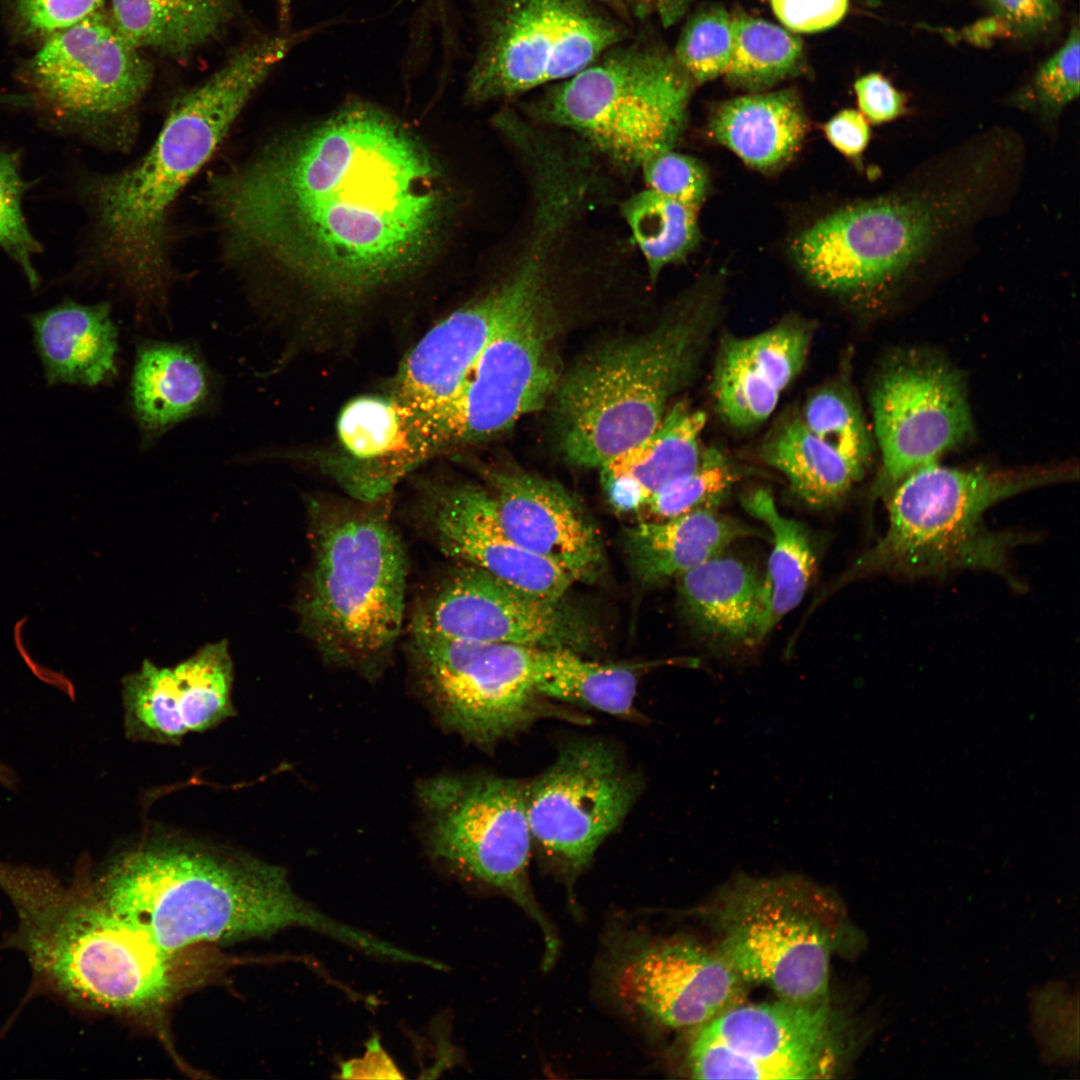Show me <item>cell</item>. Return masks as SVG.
I'll return each mask as SVG.
<instances>
[{"label": "cell", "mask_w": 1080, "mask_h": 1080, "mask_svg": "<svg viewBox=\"0 0 1080 1080\" xmlns=\"http://www.w3.org/2000/svg\"><path fill=\"white\" fill-rule=\"evenodd\" d=\"M447 200L424 146L361 102L216 176L209 190L231 259L341 299L417 269L438 240Z\"/></svg>", "instance_id": "1"}, {"label": "cell", "mask_w": 1080, "mask_h": 1080, "mask_svg": "<svg viewBox=\"0 0 1080 1080\" xmlns=\"http://www.w3.org/2000/svg\"><path fill=\"white\" fill-rule=\"evenodd\" d=\"M94 890L167 953L304 927L364 953L377 939L296 895L287 872L253 856L151 831L114 857Z\"/></svg>", "instance_id": "2"}, {"label": "cell", "mask_w": 1080, "mask_h": 1080, "mask_svg": "<svg viewBox=\"0 0 1080 1080\" xmlns=\"http://www.w3.org/2000/svg\"><path fill=\"white\" fill-rule=\"evenodd\" d=\"M291 41L264 37L240 48L206 81L177 98L143 159L81 182L99 255L128 292L139 321L168 312L173 274L166 221L174 199L213 154Z\"/></svg>", "instance_id": "3"}, {"label": "cell", "mask_w": 1080, "mask_h": 1080, "mask_svg": "<svg viewBox=\"0 0 1080 1080\" xmlns=\"http://www.w3.org/2000/svg\"><path fill=\"white\" fill-rule=\"evenodd\" d=\"M389 504L307 502L311 561L300 626L324 661L369 680L390 664L405 611L407 558Z\"/></svg>", "instance_id": "4"}, {"label": "cell", "mask_w": 1080, "mask_h": 1080, "mask_svg": "<svg viewBox=\"0 0 1080 1080\" xmlns=\"http://www.w3.org/2000/svg\"><path fill=\"white\" fill-rule=\"evenodd\" d=\"M954 167L890 193L857 201L801 230L792 260L815 286L840 295L889 288L935 256L994 194L998 166L965 151Z\"/></svg>", "instance_id": "5"}, {"label": "cell", "mask_w": 1080, "mask_h": 1080, "mask_svg": "<svg viewBox=\"0 0 1080 1080\" xmlns=\"http://www.w3.org/2000/svg\"><path fill=\"white\" fill-rule=\"evenodd\" d=\"M712 303L691 301L647 334L608 344L579 361L554 393L560 449L601 467L648 437L699 360Z\"/></svg>", "instance_id": "6"}, {"label": "cell", "mask_w": 1080, "mask_h": 1080, "mask_svg": "<svg viewBox=\"0 0 1080 1080\" xmlns=\"http://www.w3.org/2000/svg\"><path fill=\"white\" fill-rule=\"evenodd\" d=\"M505 276L512 298L472 367L440 435L439 452L480 443L542 408L560 382L553 344L557 280L578 258L553 229L512 238Z\"/></svg>", "instance_id": "7"}, {"label": "cell", "mask_w": 1080, "mask_h": 1080, "mask_svg": "<svg viewBox=\"0 0 1080 1080\" xmlns=\"http://www.w3.org/2000/svg\"><path fill=\"white\" fill-rule=\"evenodd\" d=\"M1073 473L1064 467L959 469L938 462L920 467L887 495L886 533L858 568L909 577L973 568L1010 580L1009 553L1023 535L989 530L984 513L1006 498L1071 479Z\"/></svg>", "instance_id": "8"}, {"label": "cell", "mask_w": 1080, "mask_h": 1080, "mask_svg": "<svg viewBox=\"0 0 1080 1080\" xmlns=\"http://www.w3.org/2000/svg\"><path fill=\"white\" fill-rule=\"evenodd\" d=\"M695 83L673 53L647 40L614 45L530 105L529 118L562 130L621 172L674 149Z\"/></svg>", "instance_id": "9"}, {"label": "cell", "mask_w": 1080, "mask_h": 1080, "mask_svg": "<svg viewBox=\"0 0 1080 1080\" xmlns=\"http://www.w3.org/2000/svg\"><path fill=\"white\" fill-rule=\"evenodd\" d=\"M712 911L716 949L747 984L795 1002L828 1000L843 919L823 890L799 877H743L721 893Z\"/></svg>", "instance_id": "10"}, {"label": "cell", "mask_w": 1080, "mask_h": 1080, "mask_svg": "<svg viewBox=\"0 0 1080 1080\" xmlns=\"http://www.w3.org/2000/svg\"><path fill=\"white\" fill-rule=\"evenodd\" d=\"M30 946L54 984L104 1010L145 1014L176 991L172 957L114 912L94 888L31 904Z\"/></svg>", "instance_id": "11"}, {"label": "cell", "mask_w": 1080, "mask_h": 1080, "mask_svg": "<svg viewBox=\"0 0 1080 1080\" xmlns=\"http://www.w3.org/2000/svg\"><path fill=\"white\" fill-rule=\"evenodd\" d=\"M624 24L596 0H495L482 17L466 97L508 100L565 80L624 41Z\"/></svg>", "instance_id": "12"}, {"label": "cell", "mask_w": 1080, "mask_h": 1080, "mask_svg": "<svg viewBox=\"0 0 1080 1080\" xmlns=\"http://www.w3.org/2000/svg\"><path fill=\"white\" fill-rule=\"evenodd\" d=\"M427 846L435 858L504 892L540 926L546 962L557 941L528 885L532 842L525 784L510 778L440 775L418 784Z\"/></svg>", "instance_id": "13"}, {"label": "cell", "mask_w": 1080, "mask_h": 1080, "mask_svg": "<svg viewBox=\"0 0 1080 1080\" xmlns=\"http://www.w3.org/2000/svg\"><path fill=\"white\" fill-rule=\"evenodd\" d=\"M418 692L439 722L483 748L546 712L536 688L539 648L409 633Z\"/></svg>", "instance_id": "14"}, {"label": "cell", "mask_w": 1080, "mask_h": 1080, "mask_svg": "<svg viewBox=\"0 0 1080 1080\" xmlns=\"http://www.w3.org/2000/svg\"><path fill=\"white\" fill-rule=\"evenodd\" d=\"M151 78L140 49L99 10L46 38L29 64V97L55 130L107 142Z\"/></svg>", "instance_id": "15"}, {"label": "cell", "mask_w": 1080, "mask_h": 1080, "mask_svg": "<svg viewBox=\"0 0 1080 1080\" xmlns=\"http://www.w3.org/2000/svg\"><path fill=\"white\" fill-rule=\"evenodd\" d=\"M844 1040L828 1000L743 1002L697 1028L688 1068L697 1079L830 1078L842 1062Z\"/></svg>", "instance_id": "16"}, {"label": "cell", "mask_w": 1080, "mask_h": 1080, "mask_svg": "<svg viewBox=\"0 0 1080 1080\" xmlns=\"http://www.w3.org/2000/svg\"><path fill=\"white\" fill-rule=\"evenodd\" d=\"M409 633L578 653L597 640L590 619L564 598L527 593L460 562L416 601Z\"/></svg>", "instance_id": "17"}, {"label": "cell", "mask_w": 1080, "mask_h": 1080, "mask_svg": "<svg viewBox=\"0 0 1080 1080\" xmlns=\"http://www.w3.org/2000/svg\"><path fill=\"white\" fill-rule=\"evenodd\" d=\"M640 780L608 744H566L540 775L525 784L532 838L568 873L580 872L624 820Z\"/></svg>", "instance_id": "18"}, {"label": "cell", "mask_w": 1080, "mask_h": 1080, "mask_svg": "<svg viewBox=\"0 0 1080 1080\" xmlns=\"http://www.w3.org/2000/svg\"><path fill=\"white\" fill-rule=\"evenodd\" d=\"M871 407L882 459L878 495H888L913 471L938 462L973 432L960 373L926 353L894 358L874 386Z\"/></svg>", "instance_id": "19"}, {"label": "cell", "mask_w": 1080, "mask_h": 1080, "mask_svg": "<svg viewBox=\"0 0 1080 1080\" xmlns=\"http://www.w3.org/2000/svg\"><path fill=\"white\" fill-rule=\"evenodd\" d=\"M512 293L503 275L481 296L435 324L402 362L392 397L404 418L407 454L415 464L438 452L447 418Z\"/></svg>", "instance_id": "20"}, {"label": "cell", "mask_w": 1080, "mask_h": 1080, "mask_svg": "<svg viewBox=\"0 0 1080 1080\" xmlns=\"http://www.w3.org/2000/svg\"><path fill=\"white\" fill-rule=\"evenodd\" d=\"M616 995L670 1029L699 1028L743 1003L747 983L717 950L686 937L638 945L609 968Z\"/></svg>", "instance_id": "21"}, {"label": "cell", "mask_w": 1080, "mask_h": 1080, "mask_svg": "<svg viewBox=\"0 0 1080 1080\" xmlns=\"http://www.w3.org/2000/svg\"><path fill=\"white\" fill-rule=\"evenodd\" d=\"M411 515L442 554L484 569L522 591L561 599L575 582L553 563L517 545L502 528L491 493L478 485L425 481Z\"/></svg>", "instance_id": "22"}, {"label": "cell", "mask_w": 1080, "mask_h": 1080, "mask_svg": "<svg viewBox=\"0 0 1080 1080\" xmlns=\"http://www.w3.org/2000/svg\"><path fill=\"white\" fill-rule=\"evenodd\" d=\"M233 674L226 641L208 644L170 668L144 661L122 680L127 738L177 745L185 735L233 717Z\"/></svg>", "instance_id": "23"}, {"label": "cell", "mask_w": 1080, "mask_h": 1080, "mask_svg": "<svg viewBox=\"0 0 1080 1080\" xmlns=\"http://www.w3.org/2000/svg\"><path fill=\"white\" fill-rule=\"evenodd\" d=\"M498 520L524 550L553 563L575 582L604 568L600 535L581 503L561 484L523 471L487 473Z\"/></svg>", "instance_id": "24"}, {"label": "cell", "mask_w": 1080, "mask_h": 1080, "mask_svg": "<svg viewBox=\"0 0 1080 1080\" xmlns=\"http://www.w3.org/2000/svg\"><path fill=\"white\" fill-rule=\"evenodd\" d=\"M218 395L215 372L192 344L137 342L129 404L142 448L151 447L177 424L210 411Z\"/></svg>", "instance_id": "25"}, {"label": "cell", "mask_w": 1080, "mask_h": 1080, "mask_svg": "<svg viewBox=\"0 0 1080 1080\" xmlns=\"http://www.w3.org/2000/svg\"><path fill=\"white\" fill-rule=\"evenodd\" d=\"M676 579L687 615L710 639L752 646L772 629L766 578L748 563L720 554Z\"/></svg>", "instance_id": "26"}, {"label": "cell", "mask_w": 1080, "mask_h": 1080, "mask_svg": "<svg viewBox=\"0 0 1080 1080\" xmlns=\"http://www.w3.org/2000/svg\"><path fill=\"white\" fill-rule=\"evenodd\" d=\"M29 321L49 385L95 387L117 376L118 330L109 303L67 298Z\"/></svg>", "instance_id": "27"}, {"label": "cell", "mask_w": 1080, "mask_h": 1080, "mask_svg": "<svg viewBox=\"0 0 1080 1080\" xmlns=\"http://www.w3.org/2000/svg\"><path fill=\"white\" fill-rule=\"evenodd\" d=\"M808 119L790 89L757 92L727 100L709 121L712 138L759 171L784 167L799 152Z\"/></svg>", "instance_id": "28"}, {"label": "cell", "mask_w": 1080, "mask_h": 1080, "mask_svg": "<svg viewBox=\"0 0 1080 1080\" xmlns=\"http://www.w3.org/2000/svg\"><path fill=\"white\" fill-rule=\"evenodd\" d=\"M755 533L716 510L701 509L629 527L624 546L639 579L656 584L677 578L722 554L734 541Z\"/></svg>", "instance_id": "29"}, {"label": "cell", "mask_w": 1080, "mask_h": 1080, "mask_svg": "<svg viewBox=\"0 0 1080 1080\" xmlns=\"http://www.w3.org/2000/svg\"><path fill=\"white\" fill-rule=\"evenodd\" d=\"M236 0H111V17L138 49L185 57L230 22Z\"/></svg>", "instance_id": "30"}, {"label": "cell", "mask_w": 1080, "mask_h": 1080, "mask_svg": "<svg viewBox=\"0 0 1080 1080\" xmlns=\"http://www.w3.org/2000/svg\"><path fill=\"white\" fill-rule=\"evenodd\" d=\"M705 424L704 412L683 402L675 404L648 437L600 467L601 479H620L635 485L646 504L698 464Z\"/></svg>", "instance_id": "31"}, {"label": "cell", "mask_w": 1080, "mask_h": 1080, "mask_svg": "<svg viewBox=\"0 0 1080 1080\" xmlns=\"http://www.w3.org/2000/svg\"><path fill=\"white\" fill-rule=\"evenodd\" d=\"M763 460L782 472L807 505L824 508L840 501L866 468L813 434L801 420L784 425L762 448Z\"/></svg>", "instance_id": "32"}, {"label": "cell", "mask_w": 1080, "mask_h": 1080, "mask_svg": "<svg viewBox=\"0 0 1080 1080\" xmlns=\"http://www.w3.org/2000/svg\"><path fill=\"white\" fill-rule=\"evenodd\" d=\"M638 677L632 667L602 664L570 649H541L536 688L541 696L632 716Z\"/></svg>", "instance_id": "33"}, {"label": "cell", "mask_w": 1080, "mask_h": 1080, "mask_svg": "<svg viewBox=\"0 0 1080 1080\" xmlns=\"http://www.w3.org/2000/svg\"><path fill=\"white\" fill-rule=\"evenodd\" d=\"M743 506L771 531L773 549L765 576L770 593V626L803 600L815 573L816 558L806 529L782 515L770 492L758 489L744 497Z\"/></svg>", "instance_id": "34"}, {"label": "cell", "mask_w": 1080, "mask_h": 1080, "mask_svg": "<svg viewBox=\"0 0 1080 1080\" xmlns=\"http://www.w3.org/2000/svg\"><path fill=\"white\" fill-rule=\"evenodd\" d=\"M620 210L652 283L698 245V210L686 204L646 188L625 199Z\"/></svg>", "instance_id": "35"}, {"label": "cell", "mask_w": 1080, "mask_h": 1080, "mask_svg": "<svg viewBox=\"0 0 1080 1080\" xmlns=\"http://www.w3.org/2000/svg\"><path fill=\"white\" fill-rule=\"evenodd\" d=\"M733 54L725 72L734 86L761 92L791 76L803 56L800 39L763 19L733 18Z\"/></svg>", "instance_id": "36"}, {"label": "cell", "mask_w": 1080, "mask_h": 1080, "mask_svg": "<svg viewBox=\"0 0 1080 1080\" xmlns=\"http://www.w3.org/2000/svg\"><path fill=\"white\" fill-rule=\"evenodd\" d=\"M712 392L720 416L738 429H751L768 419L781 394L754 370L740 338L733 336L722 342Z\"/></svg>", "instance_id": "37"}, {"label": "cell", "mask_w": 1080, "mask_h": 1080, "mask_svg": "<svg viewBox=\"0 0 1080 1080\" xmlns=\"http://www.w3.org/2000/svg\"><path fill=\"white\" fill-rule=\"evenodd\" d=\"M737 478L728 458L720 450L708 448L690 472L654 494L645 506L656 520L694 510H716Z\"/></svg>", "instance_id": "38"}, {"label": "cell", "mask_w": 1080, "mask_h": 1080, "mask_svg": "<svg viewBox=\"0 0 1080 1080\" xmlns=\"http://www.w3.org/2000/svg\"><path fill=\"white\" fill-rule=\"evenodd\" d=\"M804 425L819 439L854 463L867 468L871 436L855 401L838 388H824L807 401Z\"/></svg>", "instance_id": "39"}, {"label": "cell", "mask_w": 1080, "mask_h": 1080, "mask_svg": "<svg viewBox=\"0 0 1080 1080\" xmlns=\"http://www.w3.org/2000/svg\"><path fill=\"white\" fill-rule=\"evenodd\" d=\"M733 46V18L725 9L711 7L691 17L673 56L695 84H702L725 74Z\"/></svg>", "instance_id": "40"}, {"label": "cell", "mask_w": 1080, "mask_h": 1080, "mask_svg": "<svg viewBox=\"0 0 1080 1080\" xmlns=\"http://www.w3.org/2000/svg\"><path fill=\"white\" fill-rule=\"evenodd\" d=\"M32 185L22 177L21 152L0 147V248L35 289L40 278L33 259L42 246L31 233L22 208L23 196Z\"/></svg>", "instance_id": "41"}, {"label": "cell", "mask_w": 1080, "mask_h": 1080, "mask_svg": "<svg viewBox=\"0 0 1080 1080\" xmlns=\"http://www.w3.org/2000/svg\"><path fill=\"white\" fill-rule=\"evenodd\" d=\"M811 340L807 325L790 320L740 338V343L754 370L781 393L803 368Z\"/></svg>", "instance_id": "42"}, {"label": "cell", "mask_w": 1080, "mask_h": 1080, "mask_svg": "<svg viewBox=\"0 0 1080 1080\" xmlns=\"http://www.w3.org/2000/svg\"><path fill=\"white\" fill-rule=\"evenodd\" d=\"M1079 28L1073 26L1063 45L1036 71L1031 81L1015 96L1022 109L1038 112L1053 120L1079 95Z\"/></svg>", "instance_id": "43"}, {"label": "cell", "mask_w": 1080, "mask_h": 1080, "mask_svg": "<svg viewBox=\"0 0 1080 1080\" xmlns=\"http://www.w3.org/2000/svg\"><path fill=\"white\" fill-rule=\"evenodd\" d=\"M641 170L646 188L696 210L710 190L709 174L702 162L674 149L651 157Z\"/></svg>", "instance_id": "44"}, {"label": "cell", "mask_w": 1080, "mask_h": 1080, "mask_svg": "<svg viewBox=\"0 0 1080 1080\" xmlns=\"http://www.w3.org/2000/svg\"><path fill=\"white\" fill-rule=\"evenodd\" d=\"M105 0H11L19 27L28 35L49 37L101 10Z\"/></svg>", "instance_id": "45"}, {"label": "cell", "mask_w": 1080, "mask_h": 1080, "mask_svg": "<svg viewBox=\"0 0 1080 1080\" xmlns=\"http://www.w3.org/2000/svg\"><path fill=\"white\" fill-rule=\"evenodd\" d=\"M995 20L1016 36L1046 32L1059 19L1056 0H986Z\"/></svg>", "instance_id": "46"}, {"label": "cell", "mask_w": 1080, "mask_h": 1080, "mask_svg": "<svg viewBox=\"0 0 1080 1080\" xmlns=\"http://www.w3.org/2000/svg\"><path fill=\"white\" fill-rule=\"evenodd\" d=\"M779 21L795 32L811 33L833 27L848 10V0H770Z\"/></svg>", "instance_id": "47"}, {"label": "cell", "mask_w": 1080, "mask_h": 1080, "mask_svg": "<svg viewBox=\"0 0 1080 1080\" xmlns=\"http://www.w3.org/2000/svg\"><path fill=\"white\" fill-rule=\"evenodd\" d=\"M854 91L860 112L871 123L893 121L906 112V96L879 73L857 79Z\"/></svg>", "instance_id": "48"}, {"label": "cell", "mask_w": 1080, "mask_h": 1080, "mask_svg": "<svg viewBox=\"0 0 1080 1080\" xmlns=\"http://www.w3.org/2000/svg\"><path fill=\"white\" fill-rule=\"evenodd\" d=\"M824 133L840 153L854 160L860 159L871 138L869 121L855 109L834 115L824 125Z\"/></svg>", "instance_id": "49"}, {"label": "cell", "mask_w": 1080, "mask_h": 1080, "mask_svg": "<svg viewBox=\"0 0 1080 1080\" xmlns=\"http://www.w3.org/2000/svg\"><path fill=\"white\" fill-rule=\"evenodd\" d=\"M339 1078H404L393 1059L382 1047L377 1035L366 1043L362 1057L341 1063Z\"/></svg>", "instance_id": "50"}, {"label": "cell", "mask_w": 1080, "mask_h": 1080, "mask_svg": "<svg viewBox=\"0 0 1080 1080\" xmlns=\"http://www.w3.org/2000/svg\"><path fill=\"white\" fill-rule=\"evenodd\" d=\"M630 15L656 17L664 25L674 24L694 0H621Z\"/></svg>", "instance_id": "51"}, {"label": "cell", "mask_w": 1080, "mask_h": 1080, "mask_svg": "<svg viewBox=\"0 0 1080 1080\" xmlns=\"http://www.w3.org/2000/svg\"><path fill=\"white\" fill-rule=\"evenodd\" d=\"M0 105L12 107H28L30 105V100L27 95L5 93L0 91Z\"/></svg>", "instance_id": "52"}, {"label": "cell", "mask_w": 1080, "mask_h": 1080, "mask_svg": "<svg viewBox=\"0 0 1080 1080\" xmlns=\"http://www.w3.org/2000/svg\"><path fill=\"white\" fill-rule=\"evenodd\" d=\"M601 5L609 9L614 13H620L623 10V3L621 0H596Z\"/></svg>", "instance_id": "53"}, {"label": "cell", "mask_w": 1080, "mask_h": 1080, "mask_svg": "<svg viewBox=\"0 0 1080 1080\" xmlns=\"http://www.w3.org/2000/svg\"><path fill=\"white\" fill-rule=\"evenodd\" d=\"M8 778V774L5 768L0 764V781H5Z\"/></svg>", "instance_id": "54"}]
</instances>
